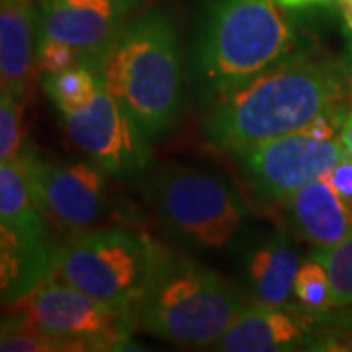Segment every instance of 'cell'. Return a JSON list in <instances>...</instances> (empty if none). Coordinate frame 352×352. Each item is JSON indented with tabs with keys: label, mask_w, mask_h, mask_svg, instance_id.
Instances as JSON below:
<instances>
[{
	"label": "cell",
	"mask_w": 352,
	"mask_h": 352,
	"mask_svg": "<svg viewBox=\"0 0 352 352\" xmlns=\"http://www.w3.org/2000/svg\"><path fill=\"white\" fill-rule=\"evenodd\" d=\"M346 87V69L339 61L296 50L214 98L201 122V133L215 149L239 155L323 116L344 113Z\"/></svg>",
	"instance_id": "6da1fadb"
},
{
	"label": "cell",
	"mask_w": 352,
	"mask_h": 352,
	"mask_svg": "<svg viewBox=\"0 0 352 352\" xmlns=\"http://www.w3.org/2000/svg\"><path fill=\"white\" fill-rule=\"evenodd\" d=\"M106 90L145 135L164 138L182 108V55L173 16L153 8L131 18L98 63Z\"/></svg>",
	"instance_id": "7a4b0ae2"
},
{
	"label": "cell",
	"mask_w": 352,
	"mask_h": 352,
	"mask_svg": "<svg viewBox=\"0 0 352 352\" xmlns=\"http://www.w3.org/2000/svg\"><path fill=\"white\" fill-rule=\"evenodd\" d=\"M296 51V32L278 0H204L194 71L214 100Z\"/></svg>",
	"instance_id": "3957f363"
},
{
	"label": "cell",
	"mask_w": 352,
	"mask_h": 352,
	"mask_svg": "<svg viewBox=\"0 0 352 352\" xmlns=\"http://www.w3.org/2000/svg\"><path fill=\"white\" fill-rule=\"evenodd\" d=\"M251 303L219 272L190 256L163 251L133 315L138 329L153 337L178 346L214 349Z\"/></svg>",
	"instance_id": "277c9868"
},
{
	"label": "cell",
	"mask_w": 352,
	"mask_h": 352,
	"mask_svg": "<svg viewBox=\"0 0 352 352\" xmlns=\"http://www.w3.org/2000/svg\"><path fill=\"white\" fill-rule=\"evenodd\" d=\"M163 249L126 227L82 231L57 249L53 274L113 305L133 307L151 280Z\"/></svg>",
	"instance_id": "5b68a950"
},
{
	"label": "cell",
	"mask_w": 352,
	"mask_h": 352,
	"mask_svg": "<svg viewBox=\"0 0 352 352\" xmlns=\"http://www.w3.org/2000/svg\"><path fill=\"white\" fill-rule=\"evenodd\" d=\"M147 200L166 231L198 249H223L247 210L223 178L186 164H164L147 182Z\"/></svg>",
	"instance_id": "8992f818"
},
{
	"label": "cell",
	"mask_w": 352,
	"mask_h": 352,
	"mask_svg": "<svg viewBox=\"0 0 352 352\" xmlns=\"http://www.w3.org/2000/svg\"><path fill=\"white\" fill-rule=\"evenodd\" d=\"M2 309L24 315L43 333L73 340L82 351H124L138 329L133 307L96 300L53 276Z\"/></svg>",
	"instance_id": "52a82bcc"
},
{
	"label": "cell",
	"mask_w": 352,
	"mask_h": 352,
	"mask_svg": "<svg viewBox=\"0 0 352 352\" xmlns=\"http://www.w3.org/2000/svg\"><path fill=\"white\" fill-rule=\"evenodd\" d=\"M346 112L323 116L302 129L239 153L245 175L254 190L268 200L282 201L331 170L346 157L339 138Z\"/></svg>",
	"instance_id": "ba28073f"
},
{
	"label": "cell",
	"mask_w": 352,
	"mask_h": 352,
	"mask_svg": "<svg viewBox=\"0 0 352 352\" xmlns=\"http://www.w3.org/2000/svg\"><path fill=\"white\" fill-rule=\"evenodd\" d=\"M63 126L69 139L108 175L135 176L151 163V139L104 82L87 106L63 113Z\"/></svg>",
	"instance_id": "9c48e42d"
},
{
	"label": "cell",
	"mask_w": 352,
	"mask_h": 352,
	"mask_svg": "<svg viewBox=\"0 0 352 352\" xmlns=\"http://www.w3.org/2000/svg\"><path fill=\"white\" fill-rule=\"evenodd\" d=\"M32 190L45 217L73 231H87L106 208V170L96 163H53L30 145L20 151Z\"/></svg>",
	"instance_id": "30bf717a"
},
{
	"label": "cell",
	"mask_w": 352,
	"mask_h": 352,
	"mask_svg": "<svg viewBox=\"0 0 352 352\" xmlns=\"http://www.w3.org/2000/svg\"><path fill=\"white\" fill-rule=\"evenodd\" d=\"M141 0H39L38 41H59L96 67Z\"/></svg>",
	"instance_id": "8fae6325"
},
{
	"label": "cell",
	"mask_w": 352,
	"mask_h": 352,
	"mask_svg": "<svg viewBox=\"0 0 352 352\" xmlns=\"http://www.w3.org/2000/svg\"><path fill=\"white\" fill-rule=\"evenodd\" d=\"M323 344L325 325L321 314L305 311L298 303L261 305L252 302L215 342L214 351H323Z\"/></svg>",
	"instance_id": "7c38bea8"
},
{
	"label": "cell",
	"mask_w": 352,
	"mask_h": 352,
	"mask_svg": "<svg viewBox=\"0 0 352 352\" xmlns=\"http://www.w3.org/2000/svg\"><path fill=\"white\" fill-rule=\"evenodd\" d=\"M38 2L0 0V88L20 104L38 73Z\"/></svg>",
	"instance_id": "4fadbf2b"
},
{
	"label": "cell",
	"mask_w": 352,
	"mask_h": 352,
	"mask_svg": "<svg viewBox=\"0 0 352 352\" xmlns=\"http://www.w3.org/2000/svg\"><path fill=\"white\" fill-rule=\"evenodd\" d=\"M280 204L294 233L307 241L314 251L329 249L352 233V212L325 176L311 180Z\"/></svg>",
	"instance_id": "5bb4252c"
},
{
	"label": "cell",
	"mask_w": 352,
	"mask_h": 352,
	"mask_svg": "<svg viewBox=\"0 0 352 352\" xmlns=\"http://www.w3.org/2000/svg\"><path fill=\"white\" fill-rule=\"evenodd\" d=\"M57 245L0 221V305L18 302L53 274Z\"/></svg>",
	"instance_id": "9a60e30c"
},
{
	"label": "cell",
	"mask_w": 352,
	"mask_h": 352,
	"mask_svg": "<svg viewBox=\"0 0 352 352\" xmlns=\"http://www.w3.org/2000/svg\"><path fill=\"white\" fill-rule=\"evenodd\" d=\"M300 264V252L284 231L254 243L243 261V274L252 302L261 305L288 303Z\"/></svg>",
	"instance_id": "2e32d148"
},
{
	"label": "cell",
	"mask_w": 352,
	"mask_h": 352,
	"mask_svg": "<svg viewBox=\"0 0 352 352\" xmlns=\"http://www.w3.org/2000/svg\"><path fill=\"white\" fill-rule=\"evenodd\" d=\"M45 219L34 196L22 155L0 161V221L34 235L51 237Z\"/></svg>",
	"instance_id": "e0dca14e"
},
{
	"label": "cell",
	"mask_w": 352,
	"mask_h": 352,
	"mask_svg": "<svg viewBox=\"0 0 352 352\" xmlns=\"http://www.w3.org/2000/svg\"><path fill=\"white\" fill-rule=\"evenodd\" d=\"M41 87L59 113H71L87 106L102 88V76L92 65H76L61 73L41 75Z\"/></svg>",
	"instance_id": "ac0fdd59"
},
{
	"label": "cell",
	"mask_w": 352,
	"mask_h": 352,
	"mask_svg": "<svg viewBox=\"0 0 352 352\" xmlns=\"http://www.w3.org/2000/svg\"><path fill=\"white\" fill-rule=\"evenodd\" d=\"M0 315V352H76V342L43 333L24 315L2 309Z\"/></svg>",
	"instance_id": "d6986e66"
},
{
	"label": "cell",
	"mask_w": 352,
	"mask_h": 352,
	"mask_svg": "<svg viewBox=\"0 0 352 352\" xmlns=\"http://www.w3.org/2000/svg\"><path fill=\"white\" fill-rule=\"evenodd\" d=\"M292 298L300 307L311 314H325L335 307L327 268L315 254H309L300 264V270L294 280Z\"/></svg>",
	"instance_id": "ffe728a7"
},
{
	"label": "cell",
	"mask_w": 352,
	"mask_h": 352,
	"mask_svg": "<svg viewBox=\"0 0 352 352\" xmlns=\"http://www.w3.org/2000/svg\"><path fill=\"white\" fill-rule=\"evenodd\" d=\"M311 254H315L327 268L333 288V305H352V233L337 245L314 251Z\"/></svg>",
	"instance_id": "44dd1931"
},
{
	"label": "cell",
	"mask_w": 352,
	"mask_h": 352,
	"mask_svg": "<svg viewBox=\"0 0 352 352\" xmlns=\"http://www.w3.org/2000/svg\"><path fill=\"white\" fill-rule=\"evenodd\" d=\"M25 145L22 106L0 88V161L12 159Z\"/></svg>",
	"instance_id": "7402d4cb"
},
{
	"label": "cell",
	"mask_w": 352,
	"mask_h": 352,
	"mask_svg": "<svg viewBox=\"0 0 352 352\" xmlns=\"http://www.w3.org/2000/svg\"><path fill=\"white\" fill-rule=\"evenodd\" d=\"M36 61H38V71L41 75L61 73L65 69H71L76 65H88L82 53L59 41H38Z\"/></svg>",
	"instance_id": "603a6c76"
},
{
	"label": "cell",
	"mask_w": 352,
	"mask_h": 352,
	"mask_svg": "<svg viewBox=\"0 0 352 352\" xmlns=\"http://www.w3.org/2000/svg\"><path fill=\"white\" fill-rule=\"evenodd\" d=\"M325 178L329 184L335 188V192L340 196V200L346 204V208L352 212V159L346 155L340 159L331 170L325 173Z\"/></svg>",
	"instance_id": "cb8c5ba5"
},
{
	"label": "cell",
	"mask_w": 352,
	"mask_h": 352,
	"mask_svg": "<svg viewBox=\"0 0 352 352\" xmlns=\"http://www.w3.org/2000/svg\"><path fill=\"white\" fill-rule=\"evenodd\" d=\"M323 321H325L327 325L344 329V331L352 333V305L329 309V311L323 314Z\"/></svg>",
	"instance_id": "d4e9b609"
},
{
	"label": "cell",
	"mask_w": 352,
	"mask_h": 352,
	"mask_svg": "<svg viewBox=\"0 0 352 352\" xmlns=\"http://www.w3.org/2000/svg\"><path fill=\"white\" fill-rule=\"evenodd\" d=\"M339 138L340 143H342V147H344V153L352 159V108L346 112L342 124H340Z\"/></svg>",
	"instance_id": "484cf974"
},
{
	"label": "cell",
	"mask_w": 352,
	"mask_h": 352,
	"mask_svg": "<svg viewBox=\"0 0 352 352\" xmlns=\"http://www.w3.org/2000/svg\"><path fill=\"white\" fill-rule=\"evenodd\" d=\"M333 0H278V4L284 10H305L315 6H329Z\"/></svg>",
	"instance_id": "4316f807"
},
{
	"label": "cell",
	"mask_w": 352,
	"mask_h": 352,
	"mask_svg": "<svg viewBox=\"0 0 352 352\" xmlns=\"http://www.w3.org/2000/svg\"><path fill=\"white\" fill-rule=\"evenodd\" d=\"M340 6H342V16H344V22H346L352 39V0H340Z\"/></svg>",
	"instance_id": "83f0119b"
},
{
	"label": "cell",
	"mask_w": 352,
	"mask_h": 352,
	"mask_svg": "<svg viewBox=\"0 0 352 352\" xmlns=\"http://www.w3.org/2000/svg\"><path fill=\"white\" fill-rule=\"evenodd\" d=\"M349 90H351V96H352V65H351V71H349Z\"/></svg>",
	"instance_id": "f1b7e54d"
},
{
	"label": "cell",
	"mask_w": 352,
	"mask_h": 352,
	"mask_svg": "<svg viewBox=\"0 0 352 352\" xmlns=\"http://www.w3.org/2000/svg\"><path fill=\"white\" fill-rule=\"evenodd\" d=\"M0 307H2V305H0Z\"/></svg>",
	"instance_id": "f546056e"
}]
</instances>
